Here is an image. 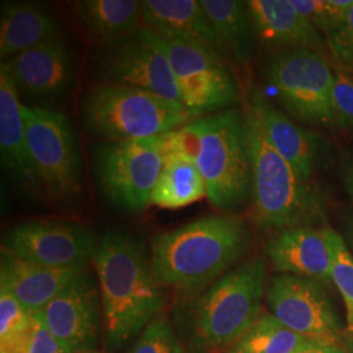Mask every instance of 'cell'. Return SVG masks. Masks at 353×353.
Here are the masks:
<instances>
[{
	"mask_svg": "<svg viewBox=\"0 0 353 353\" xmlns=\"http://www.w3.org/2000/svg\"><path fill=\"white\" fill-rule=\"evenodd\" d=\"M128 353H185L176 331L164 316H157L143 330Z\"/></svg>",
	"mask_w": 353,
	"mask_h": 353,
	"instance_id": "obj_29",
	"label": "cell"
},
{
	"mask_svg": "<svg viewBox=\"0 0 353 353\" xmlns=\"http://www.w3.org/2000/svg\"><path fill=\"white\" fill-rule=\"evenodd\" d=\"M26 140L42 194L57 202L76 199L83 189V161L65 114L24 105Z\"/></svg>",
	"mask_w": 353,
	"mask_h": 353,
	"instance_id": "obj_8",
	"label": "cell"
},
{
	"mask_svg": "<svg viewBox=\"0 0 353 353\" xmlns=\"http://www.w3.org/2000/svg\"><path fill=\"white\" fill-rule=\"evenodd\" d=\"M99 241L87 224L32 220L14 225L4 237L1 249L36 265L70 270L85 268Z\"/></svg>",
	"mask_w": 353,
	"mask_h": 353,
	"instance_id": "obj_12",
	"label": "cell"
},
{
	"mask_svg": "<svg viewBox=\"0 0 353 353\" xmlns=\"http://www.w3.org/2000/svg\"><path fill=\"white\" fill-rule=\"evenodd\" d=\"M265 77L280 105L294 119L316 126H335V71L321 52L309 49L274 52L265 63Z\"/></svg>",
	"mask_w": 353,
	"mask_h": 353,
	"instance_id": "obj_9",
	"label": "cell"
},
{
	"mask_svg": "<svg viewBox=\"0 0 353 353\" xmlns=\"http://www.w3.org/2000/svg\"><path fill=\"white\" fill-rule=\"evenodd\" d=\"M36 314L30 313L10 292L0 288V353H8L24 339L33 326Z\"/></svg>",
	"mask_w": 353,
	"mask_h": 353,
	"instance_id": "obj_28",
	"label": "cell"
},
{
	"mask_svg": "<svg viewBox=\"0 0 353 353\" xmlns=\"http://www.w3.org/2000/svg\"><path fill=\"white\" fill-rule=\"evenodd\" d=\"M352 338H353V336H352Z\"/></svg>",
	"mask_w": 353,
	"mask_h": 353,
	"instance_id": "obj_39",
	"label": "cell"
},
{
	"mask_svg": "<svg viewBox=\"0 0 353 353\" xmlns=\"http://www.w3.org/2000/svg\"><path fill=\"white\" fill-rule=\"evenodd\" d=\"M207 198L202 173L195 160L186 156H164V166L152 192L151 204L178 210Z\"/></svg>",
	"mask_w": 353,
	"mask_h": 353,
	"instance_id": "obj_25",
	"label": "cell"
},
{
	"mask_svg": "<svg viewBox=\"0 0 353 353\" xmlns=\"http://www.w3.org/2000/svg\"><path fill=\"white\" fill-rule=\"evenodd\" d=\"M265 254L279 274L312 279L322 285L332 283L325 229L303 225L280 230L267 242Z\"/></svg>",
	"mask_w": 353,
	"mask_h": 353,
	"instance_id": "obj_16",
	"label": "cell"
},
{
	"mask_svg": "<svg viewBox=\"0 0 353 353\" xmlns=\"http://www.w3.org/2000/svg\"><path fill=\"white\" fill-rule=\"evenodd\" d=\"M334 125L338 128H353V77L336 70L332 85Z\"/></svg>",
	"mask_w": 353,
	"mask_h": 353,
	"instance_id": "obj_32",
	"label": "cell"
},
{
	"mask_svg": "<svg viewBox=\"0 0 353 353\" xmlns=\"http://www.w3.org/2000/svg\"><path fill=\"white\" fill-rule=\"evenodd\" d=\"M249 12L258 41L271 50H325L326 39L292 0H249Z\"/></svg>",
	"mask_w": 353,
	"mask_h": 353,
	"instance_id": "obj_18",
	"label": "cell"
},
{
	"mask_svg": "<svg viewBox=\"0 0 353 353\" xmlns=\"http://www.w3.org/2000/svg\"><path fill=\"white\" fill-rule=\"evenodd\" d=\"M344 182H345V189L347 192L350 194L351 199L353 202V163L348 165L345 169V174H344Z\"/></svg>",
	"mask_w": 353,
	"mask_h": 353,
	"instance_id": "obj_35",
	"label": "cell"
},
{
	"mask_svg": "<svg viewBox=\"0 0 353 353\" xmlns=\"http://www.w3.org/2000/svg\"><path fill=\"white\" fill-rule=\"evenodd\" d=\"M38 314L71 352L88 351L94 347L103 323L99 281L84 270Z\"/></svg>",
	"mask_w": 353,
	"mask_h": 353,
	"instance_id": "obj_14",
	"label": "cell"
},
{
	"mask_svg": "<svg viewBox=\"0 0 353 353\" xmlns=\"http://www.w3.org/2000/svg\"><path fill=\"white\" fill-rule=\"evenodd\" d=\"M8 353H72L58 341L45 326L39 314H36L33 326Z\"/></svg>",
	"mask_w": 353,
	"mask_h": 353,
	"instance_id": "obj_33",
	"label": "cell"
},
{
	"mask_svg": "<svg viewBox=\"0 0 353 353\" xmlns=\"http://www.w3.org/2000/svg\"><path fill=\"white\" fill-rule=\"evenodd\" d=\"M352 249H353V239H352Z\"/></svg>",
	"mask_w": 353,
	"mask_h": 353,
	"instance_id": "obj_37",
	"label": "cell"
},
{
	"mask_svg": "<svg viewBox=\"0 0 353 353\" xmlns=\"http://www.w3.org/2000/svg\"><path fill=\"white\" fill-rule=\"evenodd\" d=\"M323 36L336 61L353 72V6L328 26Z\"/></svg>",
	"mask_w": 353,
	"mask_h": 353,
	"instance_id": "obj_30",
	"label": "cell"
},
{
	"mask_svg": "<svg viewBox=\"0 0 353 353\" xmlns=\"http://www.w3.org/2000/svg\"><path fill=\"white\" fill-rule=\"evenodd\" d=\"M249 105L258 115L270 144L292 166L297 176L309 182L314 174L318 160V137L293 122L258 88H252Z\"/></svg>",
	"mask_w": 353,
	"mask_h": 353,
	"instance_id": "obj_19",
	"label": "cell"
},
{
	"mask_svg": "<svg viewBox=\"0 0 353 353\" xmlns=\"http://www.w3.org/2000/svg\"><path fill=\"white\" fill-rule=\"evenodd\" d=\"M143 26L163 41L202 43L227 57L199 0H141Z\"/></svg>",
	"mask_w": 353,
	"mask_h": 353,
	"instance_id": "obj_21",
	"label": "cell"
},
{
	"mask_svg": "<svg viewBox=\"0 0 353 353\" xmlns=\"http://www.w3.org/2000/svg\"><path fill=\"white\" fill-rule=\"evenodd\" d=\"M24 103L6 62L0 64V159L13 181L34 194H42L26 140Z\"/></svg>",
	"mask_w": 353,
	"mask_h": 353,
	"instance_id": "obj_17",
	"label": "cell"
},
{
	"mask_svg": "<svg viewBox=\"0 0 353 353\" xmlns=\"http://www.w3.org/2000/svg\"><path fill=\"white\" fill-rule=\"evenodd\" d=\"M303 14L323 34L328 26L353 6V0H292Z\"/></svg>",
	"mask_w": 353,
	"mask_h": 353,
	"instance_id": "obj_31",
	"label": "cell"
},
{
	"mask_svg": "<svg viewBox=\"0 0 353 353\" xmlns=\"http://www.w3.org/2000/svg\"><path fill=\"white\" fill-rule=\"evenodd\" d=\"M246 117L252 161L254 220L265 230L303 227L322 214L319 194L270 144L249 105Z\"/></svg>",
	"mask_w": 353,
	"mask_h": 353,
	"instance_id": "obj_4",
	"label": "cell"
},
{
	"mask_svg": "<svg viewBox=\"0 0 353 353\" xmlns=\"http://www.w3.org/2000/svg\"><path fill=\"white\" fill-rule=\"evenodd\" d=\"M310 341L287 327L272 313H263L228 353H297Z\"/></svg>",
	"mask_w": 353,
	"mask_h": 353,
	"instance_id": "obj_26",
	"label": "cell"
},
{
	"mask_svg": "<svg viewBox=\"0 0 353 353\" xmlns=\"http://www.w3.org/2000/svg\"><path fill=\"white\" fill-rule=\"evenodd\" d=\"M265 287L262 259L245 262L216 280L191 306V344L203 352L230 348L261 316Z\"/></svg>",
	"mask_w": 353,
	"mask_h": 353,
	"instance_id": "obj_5",
	"label": "cell"
},
{
	"mask_svg": "<svg viewBox=\"0 0 353 353\" xmlns=\"http://www.w3.org/2000/svg\"><path fill=\"white\" fill-rule=\"evenodd\" d=\"M161 42L189 109L201 115L220 113L240 102V80L220 52L195 42Z\"/></svg>",
	"mask_w": 353,
	"mask_h": 353,
	"instance_id": "obj_11",
	"label": "cell"
},
{
	"mask_svg": "<svg viewBox=\"0 0 353 353\" xmlns=\"http://www.w3.org/2000/svg\"><path fill=\"white\" fill-rule=\"evenodd\" d=\"M270 310L292 331L312 341L339 345L341 323L321 283L278 274L265 287Z\"/></svg>",
	"mask_w": 353,
	"mask_h": 353,
	"instance_id": "obj_13",
	"label": "cell"
},
{
	"mask_svg": "<svg viewBox=\"0 0 353 353\" xmlns=\"http://www.w3.org/2000/svg\"><path fill=\"white\" fill-rule=\"evenodd\" d=\"M81 117L92 137L102 141H125L164 135L203 115L182 102L145 89L99 84L83 99Z\"/></svg>",
	"mask_w": 353,
	"mask_h": 353,
	"instance_id": "obj_3",
	"label": "cell"
},
{
	"mask_svg": "<svg viewBox=\"0 0 353 353\" xmlns=\"http://www.w3.org/2000/svg\"><path fill=\"white\" fill-rule=\"evenodd\" d=\"M163 166V135L102 141L93 150L94 179L102 195L130 214L143 212L151 204Z\"/></svg>",
	"mask_w": 353,
	"mask_h": 353,
	"instance_id": "obj_7",
	"label": "cell"
},
{
	"mask_svg": "<svg viewBox=\"0 0 353 353\" xmlns=\"http://www.w3.org/2000/svg\"><path fill=\"white\" fill-rule=\"evenodd\" d=\"M59 23L46 8L26 1H3L0 11L1 62L59 37Z\"/></svg>",
	"mask_w": 353,
	"mask_h": 353,
	"instance_id": "obj_22",
	"label": "cell"
},
{
	"mask_svg": "<svg viewBox=\"0 0 353 353\" xmlns=\"http://www.w3.org/2000/svg\"><path fill=\"white\" fill-rule=\"evenodd\" d=\"M194 353H205V352H203V351H196V352H194Z\"/></svg>",
	"mask_w": 353,
	"mask_h": 353,
	"instance_id": "obj_36",
	"label": "cell"
},
{
	"mask_svg": "<svg viewBox=\"0 0 353 353\" xmlns=\"http://www.w3.org/2000/svg\"><path fill=\"white\" fill-rule=\"evenodd\" d=\"M76 16L89 34L102 45L134 33L141 28V6L137 0H80Z\"/></svg>",
	"mask_w": 353,
	"mask_h": 353,
	"instance_id": "obj_24",
	"label": "cell"
},
{
	"mask_svg": "<svg viewBox=\"0 0 353 353\" xmlns=\"http://www.w3.org/2000/svg\"><path fill=\"white\" fill-rule=\"evenodd\" d=\"M227 58L241 65L252 62L258 37L249 12L248 1L242 0H199Z\"/></svg>",
	"mask_w": 353,
	"mask_h": 353,
	"instance_id": "obj_23",
	"label": "cell"
},
{
	"mask_svg": "<svg viewBox=\"0 0 353 353\" xmlns=\"http://www.w3.org/2000/svg\"><path fill=\"white\" fill-rule=\"evenodd\" d=\"M94 70L100 76V84L137 87L182 102L161 38L145 26L101 45L94 57Z\"/></svg>",
	"mask_w": 353,
	"mask_h": 353,
	"instance_id": "obj_10",
	"label": "cell"
},
{
	"mask_svg": "<svg viewBox=\"0 0 353 353\" xmlns=\"http://www.w3.org/2000/svg\"><path fill=\"white\" fill-rule=\"evenodd\" d=\"M92 262L101 293L105 343L117 351L160 316L164 290L153 275L145 245L125 232L102 234Z\"/></svg>",
	"mask_w": 353,
	"mask_h": 353,
	"instance_id": "obj_1",
	"label": "cell"
},
{
	"mask_svg": "<svg viewBox=\"0 0 353 353\" xmlns=\"http://www.w3.org/2000/svg\"><path fill=\"white\" fill-rule=\"evenodd\" d=\"M87 353H89V352H87Z\"/></svg>",
	"mask_w": 353,
	"mask_h": 353,
	"instance_id": "obj_38",
	"label": "cell"
},
{
	"mask_svg": "<svg viewBox=\"0 0 353 353\" xmlns=\"http://www.w3.org/2000/svg\"><path fill=\"white\" fill-rule=\"evenodd\" d=\"M250 245L252 234L243 219L207 216L154 236L152 271L163 288L195 294L229 272Z\"/></svg>",
	"mask_w": 353,
	"mask_h": 353,
	"instance_id": "obj_2",
	"label": "cell"
},
{
	"mask_svg": "<svg viewBox=\"0 0 353 353\" xmlns=\"http://www.w3.org/2000/svg\"><path fill=\"white\" fill-rule=\"evenodd\" d=\"M20 94L38 100H57L71 88L75 61L61 37L20 52L6 61Z\"/></svg>",
	"mask_w": 353,
	"mask_h": 353,
	"instance_id": "obj_15",
	"label": "cell"
},
{
	"mask_svg": "<svg viewBox=\"0 0 353 353\" xmlns=\"http://www.w3.org/2000/svg\"><path fill=\"white\" fill-rule=\"evenodd\" d=\"M85 268L58 270L17 258L1 249L0 288L38 314Z\"/></svg>",
	"mask_w": 353,
	"mask_h": 353,
	"instance_id": "obj_20",
	"label": "cell"
},
{
	"mask_svg": "<svg viewBox=\"0 0 353 353\" xmlns=\"http://www.w3.org/2000/svg\"><path fill=\"white\" fill-rule=\"evenodd\" d=\"M198 148L195 163L202 173L207 199L232 212L252 196V161L245 114L237 109L208 114L191 122Z\"/></svg>",
	"mask_w": 353,
	"mask_h": 353,
	"instance_id": "obj_6",
	"label": "cell"
},
{
	"mask_svg": "<svg viewBox=\"0 0 353 353\" xmlns=\"http://www.w3.org/2000/svg\"><path fill=\"white\" fill-rule=\"evenodd\" d=\"M297 353H347L341 350L339 345L335 344H326V343H318L310 341L307 345H305L303 350Z\"/></svg>",
	"mask_w": 353,
	"mask_h": 353,
	"instance_id": "obj_34",
	"label": "cell"
},
{
	"mask_svg": "<svg viewBox=\"0 0 353 353\" xmlns=\"http://www.w3.org/2000/svg\"><path fill=\"white\" fill-rule=\"evenodd\" d=\"M325 234L331 252L332 283L345 303L348 332L353 336V254L338 232L325 228Z\"/></svg>",
	"mask_w": 353,
	"mask_h": 353,
	"instance_id": "obj_27",
	"label": "cell"
}]
</instances>
